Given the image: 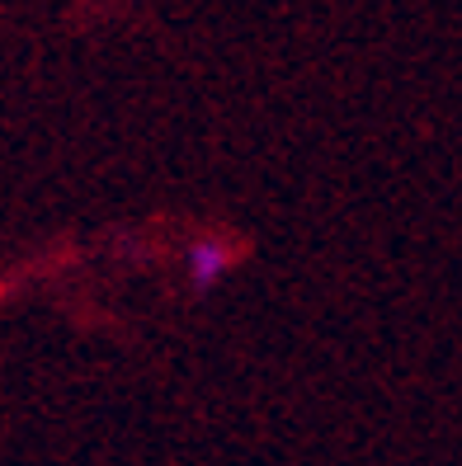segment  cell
Instances as JSON below:
<instances>
[{"label": "cell", "mask_w": 462, "mask_h": 466, "mask_svg": "<svg viewBox=\"0 0 462 466\" xmlns=\"http://www.w3.org/2000/svg\"><path fill=\"white\" fill-rule=\"evenodd\" d=\"M231 264H236V245L227 236H199V240H189V250H184V279H189V288L208 292L227 279Z\"/></svg>", "instance_id": "obj_1"}]
</instances>
